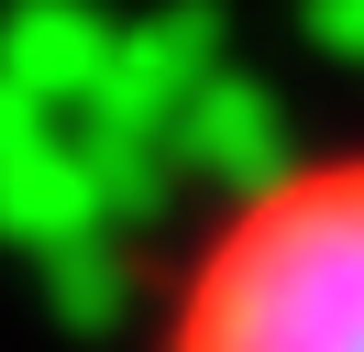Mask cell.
I'll use <instances>...</instances> for the list:
<instances>
[{
    "label": "cell",
    "mask_w": 364,
    "mask_h": 352,
    "mask_svg": "<svg viewBox=\"0 0 364 352\" xmlns=\"http://www.w3.org/2000/svg\"><path fill=\"white\" fill-rule=\"evenodd\" d=\"M166 352H364V143L254 176L177 264Z\"/></svg>",
    "instance_id": "1"
}]
</instances>
